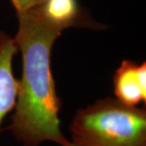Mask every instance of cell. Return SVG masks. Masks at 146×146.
Masks as SVG:
<instances>
[{"label": "cell", "instance_id": "cell-1", "mask_svg": "<svg viewBox=\"0 0 146 146\" xmlns=\"http://www.w3.org/2000/svg\"><path fill=\"white\" fill-rule=\"evenodd\" d=\"M16 14L19 28L15 40L23 71L7 130L23 146H40L45 141L72 146L61 130V100L50 66L53 45L63 31L49 24L36 6Z\"/></svg>", "mask_w": 146, "mask_h": 146}, {"label": "cell", "instance_id": "cell-2", "mask_svg": "<svg viewBox=\"0 0 146 146\" xmlns=\"http://www.w3.org/2000/svg\"><path fill=\"white\" fill-rule=\"evenodd\" d=\"M72 146H146V110L106 98L77 110Z\"/></svg>", "mask_w": 146, "mask_h": 146}, {"label": "cell", "instance_id": "cell-3", "mask_svg": "<svg viewBox=\"0 0 146 146\" xmlns=\"http://www.w3.org/2000/svg\"><path fill=\"white\" fill-rule=\"evenodd\" d=\"M36 7L49 24L62 31L72 27L98 30L105 28L86 13L78 0H44Z\"/></svg>", "mask_w": 146, "mask_h": 146}, {"label": "cell", "instance_id": "cell-4", "mask_svg": "<svg viewBox=\"0 0 146 146\" xmlns=\"http://www.w3.org/2000/svg\"><path fill=\"white\" fill-rule=\"evenodd\" d=\"M17 52L15 37L0 30V132L3 121L14 110L17 99L19 80L12 69Z\"/></svg>", "mask_w": 146, "mask_h": 146}, {"label": "cell", "instance_id": "cell-5", "mask_svg": "<svg viewBox=\"0 0 146 146\" xmlns=\"http://www.w3.org/2000/svg\"><path fill=\"white\" fill-rule=\"evenodd\" d=\"M114 93L116 99L123 104L136 106L146 103V63L137 64L131 60H123L115 71Z\"/></svg>", "mask_w": 146, "mask_h": 146}, {"label": "cell", "instance_id": "cell-6", "mask_svg": "<svg viewBox=\"0 0 146 146\" xmlns=\"http://www.w3.org/2000/svg\"><path fill=\"white\" fill-rule=\"evenodd\" d=\"M11 2L14 6L16 13H18L24 12L32 7L41 4L44 2V0H11Z\"/></svg>", "mask_w": 146, "mask_h": 146}]
</instances>
